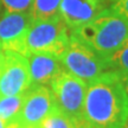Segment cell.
Masks as SVG:
<instances>
[{
	"mask_svg": "<svg viewBox=\"0 0 128 128\" xmlns=\"http://www.w3.org/2000/svg\"><path fill=\"white\" fill-rule=\"evenodd\" d=\"M109 10L128 22V0H109Z\"/></svg>",
	"mask_w": 128,
	"mask_h": 128,
	"instance_id": "cell-16",
	"label": "cell"
},
{
	"mask_svg": "<svg viewBox=\"0 0 128 128\" xmlns=\"http://www.w3.org/2000/svg\"><path fill=\"white\" fill-rule=\"evenodd\" d=\"M109 6V0H62L60 16L70 30L89 22Z\"/></svg>",
	"mask_w": 128,
	"mask_h": 128,
	"instance_id": "cell-9",
	"label": "cell"
},
{
	"mask_svg": "<svg viewBox=\"0 0 128 128\" xmlns=\"http://www.w3.org/2000/svg\"><path fill=\"white\" fill-rule=\"evenodd\" d=\"M81 128H89V127H87V126H84V127H81Z\"/></svg>",
	"mask_w": 128,
	"mask_h": 128,
	"instance_id": "cell-22",
	"label": "cell"
},
{
	"mask_svg": "<svg viewBox=\"0 0 128 128\" xmlns=\"http://www.w3.org/2000/svg\"><path fill=\"white\" fill-rule=\"evenodd\" d=\"M25 94V92H24ZM24 94L12 96H0V119L7 124L16 120L22 109Z\"/></svg>",
	"mask_w": 128,
	"mask_h": 128,
	"instance_id": "cell-11",
	"label": "cell"
},
{
	"mask_svg": "<svg viewBox=\"0 0 128 128\" xmlns=\"http://www.w3.org/2000/svg\"><path fill=\"white\" fill-rule=\"evenodd\" d=\"M31 23L30 12H5L0 18V42L4 50L26 55V36Z\"/></svg>",
	"mask_w": 128,
	"mask_h": 128,
	"instance_id": "cell-8",
	"label": "cell"
},
{
	"mask_svg": "<svg viewBox=\"0 0 128 128\" xmlns=\"http://www.w3.org/2000/svg\"><path fill=\"white\" fill-rule=\"evenodd\" d=\"M31 77V86H48L51 81L64 70L60 57L46 52L26 54Z\"/></svg>",
	"mask_w": 128,
	"mask_h": 128,
	"instance_id": "cell-10",
	"label": "cell"
},
{
	"mask_svg": "<svg viewBox=\"0 0 128 128\" xmlns=\"http://www.w3.org/2000/svg\"><path fill=\"white\" fill-rule=\"evenodd\" d=\"M0 128H6V124L1 119H0Z\"/></svg>",
	"mask_w": 128,
	"mask_h": 128,
	"instance_id": "cell-20",
	"label": "cell"
},
{
	"mask_svg": "<svg viewBox=\"0 0 128 128\" xmlns=\"http://www.w3.org/2000/svg\"><path fill=\"white\" fill-rule=\"evenodd\" d=\"M30 87L31 77L26 56L5 50L0 66V96L24 94Z\"/></svg>",
	"mask_w": 128,
	"mask_h": 128,
	"instance_id": "cell-6",
	"label": "cell"
},
{
	"mask_svg": "<svg viewBox=\"0 0 128 128\" xmlns=\"http://www.w3.org/2000/svg\"><path fill=\"white\" fill-rule=\"evenodd\" d=\"M124 128H128V122H127V124H126V127H124Z\"/></svg>",
	"mask_w": 128,
	"mask_h": 128,
	"instance_id": "cell-21",
	"label": "cell"
},
{
	"mask_svg": "<svg viewBox=\"0 0 128 128\" xmlns=\"http://www.w3.org/2000/svg\"><path fill=\"white\" fill-rule=\"evenodd\" d=\"M62 0H33L31 8L32 20H46L60 16Z\"/></svg>",
	"mask_w": 128,
	"mask_h": 128,
	"instance_id": "cell-12",
	"label": "cell"
},
{
	"mask_svg": "<svg viewBox=\"0 0 128 128\" xmlns=\"http://www.w3.org/2000/svg\"><path fill=\"white\" fill-rule=\"evenodd\" d=\"M33 0H0L5 12H30Z\"/></svg>",
	"mask_w": 128,
	"mask_h": 128,
	"instance_id": "cell-15",
	"label": "cell"
},
{
	"mask_svg": "<svg viewBox=\"0 0 128 128\" xmlns=\"http://www.w3.org/2000/svg\"><path fill=\"white\" fill-rule=\"evenodd\" d=\"M70 32L100 56L108 60L128 38V22L107 7L89 22L70 30Z\"/></svg>",
	"mask_w": 128,
	"mask_h": 128,
	"instance_id": "cell-2",
	"label": "cell"
},
{
	"mask_svg": "<svg viewBox=\"0 0 128 128\" xmlns=\"http://www.w3.org/2000/svg\"><path fill=\"white\" fill-rule=\"evenodd\" d=\"M39 128H81V126L76 124L66 114H64L58 107H56L55 109L43 120Z\"/></svg>",
	"mask_w": 128,
	"mask_h": 128,
	"instance_id": "cell-13",
	"label": "cell"
},
{
	"mask_svg": "<svg viewBox=\"0 0 128 128\" xmlns=\"http://www.w3.org/2000/svg\"><path fill=\"white\" fill-rule=\"evenodd\" d=\"M87 86L88 83L86 81L66 71L65 69L50 83V89L57 107L81 127L86 126L83 121V104Z\"/></svg>",
	"mask_w": 128,
	"mask_h": 128,
	"instance_id": "cell-5",
	"label": "cell"
},
{
	"mask_svg": "<svg viewBox=\"0 0 128 128\" xmlns=\"http://www.w3.org/2000/svg\"><path fill=\"white\" fill-rule=\"evenodd\" d=\"M4 54H5V50L2 48L1 42H0V66H1V63H2V60H4Z\"/></svg>",
	"mask_w": 128,
	"mask_h": 128,
	"instance_id": "cell-19",
	"label": "cell"
},
{
	"mask_svg": "<svg viewBox=\"0 0 128 128\" xmlns=\"http://www.w3.org/2000/svg\"><path fill=\"white\" fill-rule=\"evenodd\" d=\"M83 121L89 128H124L128 95L119 72L108 70L88 82Z\"/></svg>",
	"mask_w": 128,
	"mask_h": 128,
	"instance_id": "cell-1",
	"label": "cell"
},
{
	"mask_svg": "<svg viewBox=\"0 0 128 128\" xmlns=\"http://www.w3.org/2000/svg\"><path fill=\"white\" fill-rule=\"evenodd\" d=\"M120 76H121L124 87V89H126V92H127V95H128V75H120Z\"/></svg>",
	"mask_w": 128,
	"mask_h": 128,
	"instance_id": "cell-18",
	"label": "cell"
},
{
	"mask_svg": "<svg viewBox=\"0 0 128 128\" xmlns=\"http://www.w3.org/2000/svg\"><path fill=\"white\" fill-rule=\"evenodd\" d=\"M107 60L109 70H114L120 75H128V38L119 50Z\"/></svg>",
	"mask_w": 128,
	"mask_h": 128,
	"instance_id": "cell-14",
	"label": "cell"
},
{
	"mask_svg": "<svg viewBox=\"0 0 128 128\" xmlns=\"http://www.w3.org/2000/svg\"><path fill=\"white\" fill-rule=\"evenodd\" d=\"M56 107L55 97L48 86H31L24 94L22 109L14 121L30 128H39Z\"/></svg>",
	"mask_w": 128,
	"mask_h": 128,
	"instance_id": "cell-7",
	"label": "cell"
},
{
	"mask_svg": "<svg viewBox=\"0 0 128 128\" xmlns=\"http://www.w3.org/2000/svg\"><path fill=\"white\" fill-rule=\"evenodd\" d=\"M6 128H30V127L23 126V124H20L19 122H17V121H12V122H10V124H6Z\"/></svg>",
	"mask_w": 128,
	"mask_h": 128,
	"instance_id": "cell-17",
	"label": "cell"
},
{
	"mask_svg": "<svg viewBox=\"0 0 128 128\" xmlns=\"http://www.w3.org/2000/svg\"><path fill=\"white\" fill-rule=\"evenodd\" d=\"M63 68L86 82L109 70L108 60L92 48L86 45L70 32V40L64 52L60 56Z\"/></svg>",
	"mask_w": 128,
	"mask_h": 128,
	"instance_id": "cell-4",
	"label": "cell"
},
{
	"mask_svg": "<svg viewBox=\"0 0 128 128\" xmlns=\"http://www.w3.org/2000/svg\"><path fill=\"white\" fill-rule=\"evenodd\" d=\"M70 40V28L60 16L46 20H32L26 36L28 52H46L60 57Z\"/></svg>",
	"mask_w": 128,
	"mask_h": 128,
	"instance_id": "cell-3",
	"label": "cell"
}]
</instances>
